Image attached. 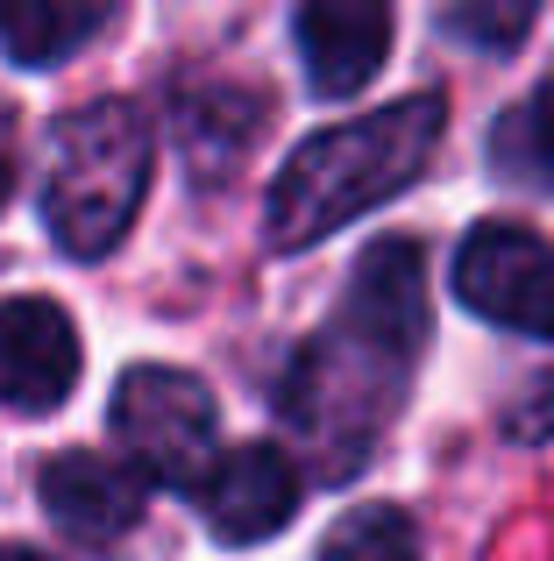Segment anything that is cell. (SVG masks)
<instances>
[{
  "instance_id": "obj_4",
  "label": "cell",
  "mask_w": 554,
  "mask_h": 561,
  "mask_svg": "<svg viewBox=\"0 0 554 561\" xmlns=\"http://www.w3.org/2000/svg\"><path fill=\"white\" fill-rule=\"evenodd\" d=\"M114 440L128 448V469L142 483H207L213 462H221V412H213V391L185 370H164V363H142L114 383Z\"/></svg>"
},
{
  "instance_id": "obj_3",
  "label": "cell",
  "mask_w": 554,
  "mask_h": 561,
  "mask_svg": "<svg viewBox=\"0 0 554 561\" xmlns=\"http://www.w3.org/2000/svg\"><path fill=\"white\" fill-rule=\"evenodd\" d=\"M405 370H413V356L370 342V334L348 328L342 313H334V328L313 334V348L291 363L285 420H291V434L320 455L327 477L362 469L370 440L384 434V420H391V398H399Z\"/></svg>"
},
{
  "instance_id": "obj_15",
  "label": "cell",
  "mask_w": 554,
  "mask_h": 561,
  "mask_svg": "<svg viewBox=\"0 0 554 561\" xmlns=\"http://www.w3.org/2000/svg\"><path fill=\"white\" fill-rule=\"evenodd\" d=\"M441 28H448V36L484 43V50H512V43L533 28V8H527V0H470V8H448Z\"/></svg>"
},
{
  "instance_id": "obj_1",
  "label": "cell",
  "mask_w": 554,
  "mask_h": 561,
  "mask_svg": "<svg viewBox=\"0 0 554 561\" xmlns=\"http://www.w3.org/2000/svg\"><path fill=\"white\" fill-rule=\"evenodd\" d=\"M448 136V100L413 93L391 100L377 114H356L342 128H320L285 157V171L270 179V242L277 249H313L334 228H348L356 214L384 206L391 192H405L419 171L434 164Z\"/></svg>"
},
{
  "instance_id": "obj_14",
  "label": "cell",
  "mask_w": 554,
  "mask_h": 561,
  "mask_svg": "<svg viewBox=\"0 0 554 561\" xmlns=\"http://www.w3.org/2000/svg\"><path fill=\"white\" fill-rule=\"evenodd\" d=\"M498 164H512V179L554 185V71L533 85V100L498 128Z\"/></svg>"
},
{
  "instance_id": "obj_10",
  "label": "cell",
  "mask_w": 554,
  "mask_h": 561,
  "mask_svg": "<svg viewBox=\"0 0 554 561\" xmlns=\"http://www.w3.org/2000/svg\"><path fill=\"white\" fill-rule=\"evenodd\" d=\"M36 491H43V512L71 540H93V548L136 534V519H142V477L128 462H114V455H93V448L50 455Z\"/></svg>"
},
{
  "instance_id": "obj_2",
  "label": "cell",
  "mask_w": 554,
  "mask_h": 561,
  "mask_svg": "<svg viewBox=\"0 0 554 561\" xmlns=\"http://www.w3.org/2000/svg\"><path fill=\"white\" fill-rule=\"evenodd\" d=\"M150 185V122L128 100H93L65 114L43 171V228L65 256H107L128 234Z\"/></svg>"
},
{
  "instance_id": "obj_16",
  "label": "cell",
  "mask_w": 554,
  "mask_h": 561,
  "mask_svg": "<svg viewBox=\"0 0 554 561\" xmlns=\"http://www.w3.org/2000/svg\"><path fill=\"white\" fill-rule=\"evenodd\" d=\"M8 185H14V142H8V122H0V199H8Z\"/></svg>"
},
{
  "instance_id": "obj_17",
  "label": "cell",
  "mask_w": 554,
  "mask_h": 561,
  "mask_svg": "<svg viewBox=\"0 0 554 561\" xmlns=\"http://www.w3.org/2000/svg\"><path fill=\"white\" fill-rule=\"evenodd\" d=\"M0 561H57V554H36V548H0Z\"/></svg>"
},
{
  "instance_id": "obj_7",
  "label": "cell",
  "mask_w": 554,
  "mask_h": 561,
  "mask_svg": "<svg viewBox=\"0 0 554 561\" xmlns=\"http://www.w3.org/2000/svg\"><path fill=\"white\" fill-rule=\"evenodd\" d=\"M79 383V334L50 299H0V405L57 412Z\"/></svg>"
},
{
  "instance_id": "obj_12",
  "label": "cell",
  "mask_w": 554,
  "mask_h": 561,
  "mask_svg": "<svg viewBox=\"0 0 554 561\" xmlns=\"http://www.w3.org/2000/svg\"><path fill=\"white\" fill-rule=\"evenodd\" d=\"M256 122H264V114H256V100H242V93H193L178 107V150L193 157L199 179H221V171L256 142Z\"/></svg>"
},
{
  "instance_id": "obj_8",
  "label": "cell",
  "mask_w": 554,
  "mask_h": 561,
  "mask_svg": "<svg viewBox=\"0 0 554 561\" xmlns=\"http://www.w3.org/2000/svg\"><path fill=\"white\" fill-rule=\"evenodd\" d=\"M342 320L362 328L370 342L399 348V356H419V342H427V256H419V242L384 234L362 249V263L348 271Z\"/></svg>"
},
{
  "instance_id": "obj_13",
  "label": "cell",
  "mask_w": 554,
  "mask_h": 561,
  "mask_svg": "<svg viewBox=\"0 0 554 561\" xmlns=\"http://www.w3.org/2000/svg\"><path fill=\"white\" fill-rule=\"evenodd\" d=\"M313 561H419V534L399 505H362L320 540Z\"/></svg>"
},
{
  "instance_id": "obj_9",
  "label": "cell",
  "mask_w": 554,
  "mask_h": 561,
  "mask_svg": "<svg viewBox=\"0 0 554 561\" xmlns=\"http://www.w3.org/2000/svg\"><path fill=\"white\" fill-rule=\"evenodd\" d=\"M291 36H299V57H305V85L320 100H348L384 65L391 8H377V0H305Z\"/></svg>"
},
{
  "instance_id": "obj_6",
  "label": "cell",
  "mask_w": 554,
  "mask_h": 561,
  "mask_svg": "<svg viewBox=\"0 0 554 561\" xmlns=\"http://www.w3.org/2000/svg\"><path fill=\"white\" fill-rule=\"evenodd\" d=\"M199 512H207V534L228 548H256V540L285 534L291 512H299V462L270 440H242L213 462V477L199 483Z\"/></svg>"
},
{
  "instance_id": "obj_11",
  "label": "cell",
  "mask_w": 554,
  "mask_h": 561,
  "mask_svg": "<svg viewBox=\"0 0 554 561\" xmlns=\"http://www.w3.org/2000/svg\"><path fill=\"white\" fill-rule=\"evenodd\" d=\"M114 22L107 0H8L0 8V50L14 65H57Z\"/></svg>"
},
{
  "instance_id": "obj_5",
  "label": "cell",
  "mask_w": 554,
  "mask_h": 561,
  "mask_svg": "<svg viewBox=\"0 0 554 561\" xmlns=\"http://www.w3.org/2000/svg\"><path fill=\"white\" fill-rule=\"evenodd\" d=\"M455 299L490 328L554 342V249L519 220H484L455 249Z\"/></svg>"
}]
</instances>
